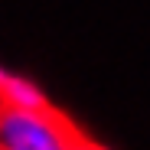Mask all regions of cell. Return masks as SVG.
Returning <instances> with one entry per match:
<instances>
[{"instance_id":"6da1fadb","label":"cell","mask_w":150,"mask_h":150,"mask_svg":"<svg viewBox=\"0 0 150 150\" xmlns=\"http://www.w3.org/2000/svg\"><path fill=\"white\" fill-rule=\"evenodd\" d=\"M79 127L52 105L36 111L0 108V150H69Z\"/></svg>"},{"instance_id":"7a4b0ae2","label":"cell","mask_w":150,"mask_h":150,"mask_svg":"<svg viewBox=\"0 0 150 150\" xmlns=\"http://www.w3.org/2000/svg\"><path fill=\"white\" fill-rule=\"evenodd\" d=\"M0 108L36 111V108H49V98L33 79L10 72V69H0Z\"/></svg>"},{"instance_id":"3957f363","label":"cell","mask_w":150,"mask_h":150,"mask_svg":"<svg viewBox=\"0 0 150 150\" xmlns=\"http://www.w3.org/2000/svg\"><path fill=\"white\" fill-rule=\"evenodd\" d=\"M69 150H108V147H105L101 140H95V137H88V134H82V131H79Z\"/></svg>"}]
</instances>
